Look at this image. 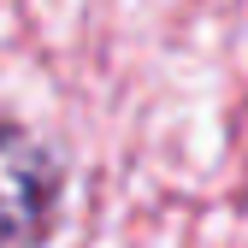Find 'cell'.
Masks as SVG:
<instances>
[{"label": "cell", "instance_id": "obj_1", "mask_svg": "<svg viewBox=\"0 0 248 248\" xmlns=\"http://www.w3.org/2000/svg\"><path fill=\"white\" fill-rule=\"evenodd\" d=\"M65 166L18 118H0V248H36L59 225Z\"/></svg>", "mask_w": 248, "mask_h": 248}]
</instances>
